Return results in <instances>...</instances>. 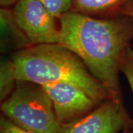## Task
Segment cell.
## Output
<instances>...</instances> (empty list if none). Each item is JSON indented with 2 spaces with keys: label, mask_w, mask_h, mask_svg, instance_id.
<instances>
[{
  "label": "cell",
  "mask_w": 133,
  "mask_h": 133,
  "mask_svg": "<svg viewBox=\"0 0 133 133\" xmlns=\"http://www.w3.org/2000/svg\"><path fill=\"white\" fill-rule=\"evenodd\" d=\"M121 14L129 16L133 18V0L129 1L122 9Z\"/></svg>",
  "instance_id": "4fadbf2b"
},
{
  "label": "cell",
  "mask_w": 133,
  "mask_h": 133,
  "mask_svg": "<svg viewBox=\"0 0 133 133\" xmlns=\"http://www.w3.org/2000/svg\"><path fill=\"white\" fill-rule=\"evenodd\" d=\"M13 13L31 45L59 44L58 19L38 0H19L14 5Z\"/></svg>",
  "instance_id": "277c9868"
},
{
  "label": "cell",
  "mask_w": 133,
  "mask_h": 133,
  "mask_svg": "<svg viewBox=\"0 0 133 133\" xmlns=\"http://www.w3.org/2000/svg\"><path fill=\"white\" fill-rule=\"evenodd\" d=\"M133 126L122 101L107 99L85 116L62 124L61 133H120Z\"/></svg>",
  "instance_id": "5b68a950"
},
{
  "label": "cell",
  "mask_w": 133,
  "mask_h": 133,
  "mask_svg": "<svg viewBox=\"0 0 133 133\" xmlns=\"http://www.w3.org/2000/svg\"><path fill=\"white\" fill-rule=\"evenodd\" d=\"M56 18L59 19L62 15L72 11V0H38Z\"/></svg>",
  "instance_id": "30bf717a"
},
{
  "label": "cell",
  "mask_w": 133,
  "mask_h": 133,
  "mask_svg": "<svg viewBox=\"0 0 133 133\" xmlns=\"http://www.w3.org/2000/svg\"><path fill=\"white\" fill-rule=\"evenodd\" d=\"M19 0H0V5L2 8H8L10 6H14Z\"/></svg>",
  "instance_id": "5bb4252c"
},
{
  "label": "cell",
  "mask_w": 133,
  "mask_h": 133,
  "mask_svg": "<svg viewBox=\"0 0 133 133\" xmlns=\"http://www.w3.org/2000/svg\"><path fill=\"white\" fill-rule=\"evenodd\" d=\"M59 44L82 60L110 98L122 101L119 72L133 40V18L119 14L98 18L70 11L58 19Z\"/></svg>",
  "instance_id": "6da1fadb"
},
{
  "label": "cell",
  "mask_w": 133,
  "mask_h": 133,
  "mask_svg": "<svg viewBox=\"0 0 133 133\" xmlns=\"http://www.w3.org/2000/svg\"><path fill=\"white\" fill-rule=\"evenodd\" d=\"M2 115L20 128L33 133H61L49 95L38 84L18 80L14 90L1 102Z\"/></svg>",
  "instance_id": "3957f363"
},
{
  "label": "cell",
  "mask_w": 133,
  "mask_h": 133,
  "mask_svg": "<svg viewBox=\"0 0 133 133\" xmlns=\"http://www.w3.org/2000/svg\"><path fill=\"white\" fill-rule=\"evenodd\" d=\"M12 58L18 80L43 85L67 83L80 87L98 104L110 98L103 85L75 52L59 44L31 45L15 52Z\"/></svg>",
  "instance_id": "7a4b0ae2"
},
{
  "label": "cell",
  "mask_w": 133,
  "mask_h": 133,
  "mask_svg": "<svg viewBox=\"0 0 133 133\" xmlns=\"http://www.w3.org/2000/svg\"><path fill=\"white\" fill-rule=\"evenodd\" d=\"M1 30H2V46L5 47L6 44L13 46L17 51L31 46L28 38L19 27L13 10L2 8L0 10Z\"/></svg>",
  "instance_id": "ba28073f"
},
{
  "label": "cell",
  "mask_w": 133,
  "mask_h": 133,
  "mask_svg": "<svg viewBox=\"0 0 133 133\" xmlns=\"http://www.w3.org/2000/svg\"><path fill=\"white\" fill-rule=\"evenodd\" d=\"M132 127V126H131V127H127L126 129H124V130H123L121 132H120V133H133L132 131L131 130Z\"/></svg>",
  "instance_id": "9a60e30c"
},
{
  "label": "cell",
  "mask_w": 133,
  "mask_h": 133,
  "mask_svg": "<svg viewBox=\"0 0 133 133\" xmlns=\"http://www.w3.org/2000/svg\"><path fill=\"white\" fill-rule=\"evenodd\" d=\"M121 72L125 76L133 94V49L131 47L128 48L124 54Z\"/></svg>",
  "instance_id": "8fae6325"
},
{
  "label": "cell",
  "mask_w": 133,
  "mask_h": 133,
  "mask_svg": "<svg viewBox=\"0 0 133 133\" xmlns=\"http://www.w3.org/2000/svg\"><path fill=\"white\" fill-rule=\"evenodd\" d=\"M72 11L91 16L112 17L121 14L131 0H72Z\"/></svg>",
  "instance_id": "52a82bcc"
},
{
  "label": "cell",
  "mask_w": 133,
  "mask_h": 133,
  "mask_svg": "<svg viewBox=\"0 0 133 133\" xmlns=\"http://www.w3.org/2000/svg\"><path fill=\"white\" fill-rule=\"evenodd\" d=\"M49 95L59 124H69L85 116L98 106L80 87L67 83L42 85Z\"/></svg>",
  "instance_id": "8992f818"
},
{
  "label": "cell",
  "mask_w": 133,
  "mask_h": 133,
  "mask_svg": "<svg viewBox=\"0 0 133 133\" xmlns=\"http://www.w3.org/2000/svg\"><path fill=\"white\" fill-rule=\"evenodd\" d=\"M0 133H33L13 124L3 115L0 116Z\"/></svg>",
  "instance_id": "7c38bea8"
},
{
  "label": "cell",
  "mask_w": 133,
  "mask_h": 133,
  "mask_svg": "<svg viewBox=\"0 0 133 133\" xmlns=\"http://www.w3.org/2000/svg\"><path fill=\"white\" fill-rule=\"evenodd\" d=\"M16 66L14 59L4 58L0 63V101L2 102L14 90L16 83Z\"/></svg>",
  "instance_id": "9c48e42d"
}]
</instances>
